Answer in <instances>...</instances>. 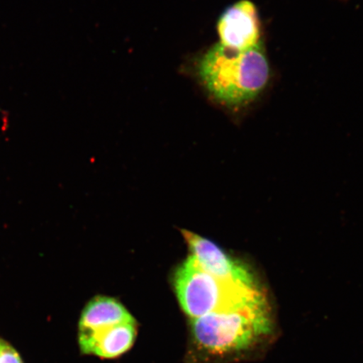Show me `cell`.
Instances as JSON below:
<instances>
[{"instance_id": "7", "label": "cell", "mask_w": 363, "mask_h": 363, "mask_svg": "<svg viewBox=\"0 0 363 363\" xmlns=\"http://www.w3.org/2000/svg\"><path fill=\"white\" fill-rule=\"evenodd\" d=\"M128 322H135L134 318L120 302L99 296L84 308L79 321V331L101 330Z\"/></svg>"}, {"instance_id": "3", "label": "cell", "mask_w": 363, "mask_h": 363, "mask_svg": "<svg viewBox=\"0 0 363 363\" xmlns=\"http://www.w3.org/2000/svg\"><path fill=\"white\" fill-rule=\"evenodd\" d=\"M174 284L182 308L192 319L247 306L265 298L257 286L227 282L208 274L193 257L177 270Z\"/></svg>"}, {"instance_id": "4", "label": "cell", "mask_w": 363, "mask_h": 363, "mask_svg": "<svg viewBox=\"0 0 363 363\" xmlns=\"http://www.w3.org/2000/svg\"><path fill=\"white\" fill-rule=\"evenodd\" d=\"M220 44L234 51H247L262 43L257 9L250 0H240L227 8L217 23Z\"/></svg>"}, {"instance_id": "2", "label": "cell", "mask_w": 363, "mask_h": 363, "mask_svg": "<svg viewBox=\"0 0 363 363\" xmlns=\"http://www.w3.org/2000/svg\"><path fill=\"white\" fill-rule=\"evenodd\" d=\"M191 326L199 346L216 355L247 351L272 331L265 298L247 306L192 319Z\"/></svg>"}, {"instance_id": "6", "label": "cell", "mask_w": 363, "mask_h": 363, "mask_svg": "<svg viewBox=\"0 0 363 363\" xmlns=\"http://www.w3.org/2000/svg\"><path fill=\"white\" fill-rule=\"evenodd\" d=\"M136 337L135 322L95 331H79L82 352L103 358L120 357L133 347Z\"/></svg>"}, {"instance_id": "8", "label": "cell", "mask_w": 363, "mask_h": 363, "mask_svg": "<svg viewBox=\"0 0 363 363\" xmlns=\"http://www.w3.org/2000/svg\"><path fill=\"white\" fill-rule=\"evenodd\" d=\"M0 363H23L20 354L3 340L0 343Z\"/></svg>"}, {"instance_id": "9", "label": "cell", "mask_w": 363, "mask_h": 363, "mask_svg": "<svg viewBox=\"0 0 363 363\" xmlns=\"http://www.w3.org/2000/svg\"><path fill=\"white\" fill-rule=\"evenodd\" d=\"M1 342H2V340H1V339H0V343H1Z\"/></svg>"}, {"instance_id": "1", "label": "cell", "mask_w": 363, "mask_h": 363, "mask_svg": "<svg viewBox=\"0 0 363 363\" xmlns=\"http://www.w3.org/2000/svg\"><path fill=\"white\" fill-rule=\"evenodd\" d=\"M202 83L216 101L230 108L255 102L269 84L271 66L264 45L234 51L213 45L199 62Z\"/></svg>"}, {"instance_id": "5", "label": "cell", "mask_w": 363, "mask_h": 363, "mask_svg": "<svg viewBox=\"0 0 363 363\" xmlns=\"http://www.w3.org/2000/svg\"><path fill=\"white\" fill-rule=\"evenodd\" d=\"M193 257L201 269L216 278L235 284L255 287V280L248 269L222 251L211 240L183 230Z\"/></svg>"}]
</instances>
